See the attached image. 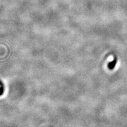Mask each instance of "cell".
Here are the masks:
<instances>
[{
    "instance_id": "6da1fadb",
    "label": "cell",
    "mask_w": 127,
    "mask_h": 127,
    "mask_svg": "<svg viewBox=\"0 0 127 127\" xmlns=\"http://www.w3.org/2000/svg\"><path fill=\"white\" fill-rule=\"evenodd\" d=\"M4 92V84L2 82L0 81V96H1L3 94Z\"/></svg>"
},
{
    "instance_id": "7a4b0ae2",
    "label": "cell",
    "mask_w": 127,
    "mask_h": 127,
    "mask_svg": "<svg viewBox=\"0 0 127 127\" xmlns=\"http://www.w3.org/2000/svg\"><path fill=\"white\" fill-rule=\"evenodd\" d=\"M115 64H116V60H114V61H113L112 62H111V63H109L108 68L110 69H114V67H115Z\"/></svg>"
}]
</instances>
